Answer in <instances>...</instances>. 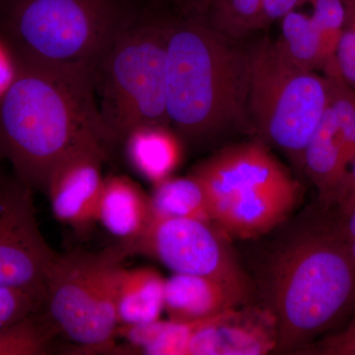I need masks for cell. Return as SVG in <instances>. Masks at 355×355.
Segmentation results:
<instances>
[{
    "label": "cell",
    "instance_id": "1",
    "mask_svg": "<svg viewBox=\"0 0 355 355\" xmlns=\"http://www.w3.org/2000/svg\"><path fill=\"white\" fill-rule=\"evenodd\" d=\"M109 144L92 73L19 60L17 76L0 100V156L11 163L15 176L44 190L65 156Z\"/></svg>",
    "mask_w": 355,
    "mask_h": 355
},
{
    "label": "cell",
    "instance_id": "2",
    "mask_svg": "<svg viewBox=\"0 0 355 355\" xmlns=\"http://www.w3.org/2000/svg\"><path fill=\"white\" fill-rule=\"evenodd\" d=\"M263 298L277 321V352H305L335 326L355 301V263L338 229L308 231L277 250Z\"/></svg>",
    "mask_w": 355,
    "mask_h": 355
},
{
    "label": "cell",
    "instance_id": "3",
    "mask_svg": "<svg viewBox=\"0 0 355 355\" xmlns=\"http://www.w3.org/2000/svg\"><path fill=\"white\" fill-rule=\"evenodd\" d=\"M249 92V57L198 21L167 25L166 107L170 125L200 137L238 120Z\"/></svg>",
    "mask_w": 355,
    "mask_h": 355
},
{
    "label": "cell",
    "instance_id": "4",
    "mask_svg": "<svg viewBox=\"0 0 355 355\" xmlns=\"http://www.w3.org/2000/svg\"><path fill=\"white\" fill-rule=\"evenodd\" d=\"M125 23L123 0H0V35L19 60L93 76Z\"/></svg>",
    "mask_w": 355,
    "mask_h": 355
},
{
    "label": "cell",
    "instance_id": "5",
    "mask_svg": "<svg viewBox=\"0 0 355 355\" xmlns=\"http://www.w3.org/2000/svg\"><path fill=\"white\" fill-rule=\"evenodd\" d=\"M167 25L119 30L94 73L98 111L109 144L144 125H170L166 107Z\"/></svg>",
    "mask_w": 355,
    "mask_h": 355
},
{
    "label": "cell",
    "instance_id": "6",
    "mask_svg": "<svg viewBox=\"0 0 355 355\" xmlns=\"http://www.w3.org/2000/svg\"><path fill=\"white\" fill-rule=\"evenodd\" d=\"M250 109L259 132L302 167L303 153L329 107L326 76L286 62L270 41L249 55Z\"/></svg>",
    "mask_w": 355,
    "mask_h": 355
},
{
    "label": "cell",
    "instance_id": "7",
    "mask_svg": "<svg viewBox=\"0 0 355 355\" xmlns=\"http://www.w3.org/2000/svg\"><path fill=\"white\" fill-rule=\"evenodd\" d=\"M125 257L121 246L57 254L46 277L44 307L58 333L84 349H113L118 277Z\"/></svg>",
    "mask_w": 355,
    "mask_h": 355
},
{
    "label": "cell",
    "instance_id": "8",
    "mask_svg": "<svg viewBox=\"0 0 355 355\" xmlns=\"http://www.w3.org/2000/svg\"><path fill=\"white\" fill-rule=\"evenodd\" d=\"M226 237L214 222L153 217L146 233L125 253L154 259L172 273L210 277L252 291Z\"/></svg>",
    "mask_w": 355,
    "mask_h": 355
},
{
    "label": "cell",
    "instance_id": "9",
    "mask_svg": "<svg viewBox=\"0 0 355 355\" xmlns=\"http://www.w3.org/2000/svg\"><path fill=\"white\" fill-rule=\"evenodd\" d=\"M55 256L40 230L31 187L17 176L0 180V286L46 292Z\"/></svg>",
    "mask_w": 355,
    "mask_h": 355
},
{
    "label": "cell",
    "instance_id": "10",
    "mask_svg": "<svg viewBox=\"0 0 355 355\" xmlns=\"http://www.w3.org/2000/svg\"><path fill=\"white\" fill-rule=\"evenodd\" d=\"M202 184L210 205L263 189L295 182L260 141L228 147L191 173Z\"/></svg>",
    "mask_w": 355,
    "mask_h": 355
},
{
    "label": "cell",
    "instance_id": "11",
    "mask_svg": "<svg viewBox=\"0 0 355 355\" xmlns=\"http://www.w3.org/2000/svg\"><path fill=\"white\" fill-rule=\"evenodd\" d=\"M106 153V147L101 146L76 149L53 168L46 180L44 191L53 216L76 231H86L97 222Z\"/></svg>",
    "mask_w": 355,
    "mask_h": 355
},
{
    "label": "cell",
    "instance_id": "12",
    "mask_svg": "<svg viewBox=\"0 0 355 355\" xmlns=\"http://www.w3.org/2000/svg\"><path fill=\"white\" fill-rule=\"evenodd\" d=\"M277 321L265 306L243 305L207 318L187 355H265L277 352Z\"/></svg>",
    "mask_w": 355,
    "mask_h": 355
},
{
    "label": "cell",
    "instance_id": "13",
    "mask_svg": "<svg viewBox=\"0 0 355 355\" xmlns=\"http://www.w3.org/2000/svg\"><path fill=\"white\" fill-rule=\"evenodd\" d=\"M297 182L214 203V223L227 236L252 239L286 220L297 205Z\"/></svg>",
    "mask_w": 355,
    "mask_h": 355
},
{
    "label": "cell",
    "instance_id": "14",
    "mask_svg": "<svg viewBox=\"0 0 355 355\" xmlns=\"http://www.w3.org/2000/svg\"><path fill=\"white\" fill-rule=\"evenodd\" d=\"M252 291L210 277L173 273L166 279L164 311L173 321L193 322L249 304Z\"/></svg>",
    "mask_w": 355,
    "mask_h": 355
},
{
    "label": "cell",
    "instance_id": "15",
    "mask_svg": "<svg viewBox=\"0 0 355 355\" xmlns=\"http://www.w3.org/2000/svg\"><path fill=\"white\" fill-rule=\"evenodd\" d=\"M96 220L128 249L146 233L153 220L150 196L123 175L105 178Z\"/></svg>",
    "mask_w": 355,
    "mask_h": 355
},
{
    "label": "cell",
    "instance_id": "16",
    "mask_svg": "<svg viewBox=\"0 0 355 355\" xmlns=\"http://www.w3.org/2000/svg\"><path fill=\"white\" fill-rule=\"evenodd\" d=\"M301 168L316 187L324 203L338 202L349 167L345 160L342 133L330 106L306 146Z\"/></svg>",
    "mask_w": 355,
    "mask_h": 355
},
{
    "label": "cell",
    "instance_id": "17",
    "mask_svg": "<svg viewBox=\"0 0 355 355\" xmlns=\"http://www.w3.org/2000/svg\"><path fill=\"white\" fill-rule=\"evenodd\" d=\"M123 142L133 170L153 184L172 176L181 163V142L169 125H139Z\"/></svg>",
    "mask_w": 355,
    "mask_h": 355
},
{
    "label": "cell",
    "instance_id": "18",
    "mask_svg": "<svg viewBox=\"0 0 355 355\" xmlns=\"http://www.w3.org/2000/svg\"><path fill=\"white\" fill-rule=\"evenodd\" d=\"M166 279L153 268L121 266L116 288L119 326H135L160 319L164 312Z\"/></svg>",
    "mask_w": 355,
    "mask_h": 355
},
{
    "label": "cell",
    "instance_id": "19",
    "mask_svg": "<svg viewBox=\"0 0 355 355\" xmlns=\"http://www.w3.org/2000/svg\"><path fill=\"white\" fill-rule=\"evenodd\" d=\"M153 217L214 222L209 196L197 178L170 176L154 184Z\"/></svg>",
    "mask_w": 355,
    "mask_h": 355
},
{
    "label": "cell",
    "instance_id": "20",
    "mask_svg": "<svg viewBox=\"0 0 355 355\" xmlns=\"http://www.w3.org/2000/svg\"><path fill=\"white\" fill-rule=\"evenodd\" d=\"M205 320L180 322L159 319L135 326H119L116 336L125 338L132 349L142 354L187 355L191 336Z\"/></svg>",
    "mask_w": 355,
    "mask_h": 355
},
{
    "label": "cell",
    "instance_id": "21",
    "mask_svg": "<svg viewBox=\"0 0 355 355\" xmlns=\"http://www.w3.org/2000/svg\"><path fill=\"white\" fill-rule=\"evenodd\" d=\"M280 21L282 33L279 41L273 43L279 55L298 69L324 71L323 44L311 15L295 9Z\"/></svg>",
    "mask_w": 355,
    "mask_h": 355
},
{
    "label": "cell",
    "instance_id": "22",
    "mask_svg": "<svg viewBox=\"0 0 355 355\" xmlns=\"http://www.w3.org/2000/svg\"><path fill=\"white\" fill-rule=\"evenodd\" d=\"M55 331L46 313H34L0 331V355L48 354Z\"/></svg>",
    "mask_w": 355,
    "mask_h": 355
},
{
    "label": "cell",
    "instance_id": "23",
    "mask_svg": "<svg viewBox=\"0 0 355 355\" xmlns=\"http://www.w3.org/2000/svg\"><path fill=\"white\" fill-rule=\"evenodd\" d=\"M261 0H210V27L223 37L240 38L258 30Z\"/></svg>",
    "mask_w": 355,
    "mask_h": 355
},
{
    "label": "cell",
    "instance_id": "24",
    "mask_svg": "<svg viewBox=\"0 0 355 355\" xmlns=\"http://www.w3.org/2000/svg\"><path fill=\"white\" fill-rule=\"evenodd\" d=\"M304 4L312 8L311 17L321 37L326 60L324 76H340L336 55L347 13L345 0H303Z\"/></svg>",
    "mask_w": 355,
    "mask_h": 355
},
{
    "label": "cell",
    "instance_id": "25",
    "mask_svg": "<svg viewBox=\"0 0 355 355\" xmlns=\"http://www.w3.org/2000/svg\"><path fill=\"white\" fill-rule=\"evenodd\" d=\"M326 77L329 83V106L335 114L342 133L343 153L349 171L355 158V90L340 76Z\"/></svg>",
    "mask_w": 355,
    "mask_h": 355
},
{
    "label": "cell",
    "instance_id": "26",
    "mask_svg": "<svg viewBox=\"0 0 355 355\" xmlns=\"http://www.w3.org/2000/svg\"><path fill=\"white\" fill-rule=\"evenodd\" d=\"M46 292L0 286V331L44 307Z\"/></svg>",
    "mask_w": 355,
    "mask_h": 355
},
{
    "label": "cell",
    "instance_id": "27",
    "mask_svg": "<svg viewBox=\"0 0 355 355\" xmlns=\"http://www.w3.org/2000/svg\"><path fill=\"white\" fill-rule=\"evenodd\" d=\"M345 24L336 50V64L343 80L355 90V0H345Z\"/></svg>",
    "mask_w": 355,
    "mask_h": 355
},
{
    "label": "cell",
    "instance_id": "28",
    "mask_svg": "<svg viewBox=\"0 0 355 355\" xmlns=\"http://www.w3.org/2000/svg\"><path fill=\"white\" fill-rule=\"evenodd\" d=\"M309 350L317 354L355 355V319L345 330L327 336L316 347Z\"/></svg>",
    "mask_w": 355,
    "mask_h": 355
},
{
    "label": "cell",
    "instance_id": "29",
    "mask_svg": "<svg viewBox=\"0 0 355 355\" xmlns=\"http://www.w3.org/2000/svg\"><path fill=\"white\" fill-rule=\"evenodd\" d=\"M19 69V60L10 44L0 35V100L12 84Z\"/></svg>",
    "mask_w": 355,
    "mask_h": 355
},
{
    "label": "cell",
    "instance_id": "30",
    "mask_svg": "<svg viewBox=\"0 0 355 355\" xmlns=\"http://www.w3.org/2000/svg\"><path fill=\"white\" fill-rule=\"evenodd\" d=\"M303 0H261L258 30L268 27L302 6Z\"/></svg>",
    "mask_w": 355,
    "mask_h": 355
},
{
    "label": "cell",
    "instance_id": "31",
    "mask_svg": "<svg viewBox=\"0 0 355 355\" xmlns=\"http://www.w3.org/2000/svg\"><path fill=\"white\" fill-rule=\"evenodd\" d=\"M342 214L343 219L338 231L347 242H355V203Z\"/></svg>",
    "mask_w": 355,
    "mask_h": 355
},
{
    "label": "cell",
    "instance_id": "32",
    "mask_svg": "<svg viewBox=\"0 0 355 355\" xmlns=\"http://www.w3.org/2000/svg\"><path fill=\"white\" fill-rule=\"evenodd\" d=\"M187 9L195 10L197 12H205L210 0H180Z\"/></svg>",
    "mask_w": 355,
    "mask_h": 355
},
{
    "label": "cell",
    "instance_id": "33",
    "mask_svg": "<svg viewBox=\"0 0 355 355\" xmlns=\"http://www.w3.org/2000/svg\"><path fill=\"white\" fill-rule=\"evenodd\" d=\"M349 243L350 254H352V260L355 263V242H347Z\"/></svg>",
    "mask_w": 355,
    "mask_h": 355
}]
</instances>
